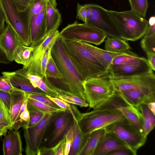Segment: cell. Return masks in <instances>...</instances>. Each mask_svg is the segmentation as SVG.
I'll return each mask as SVG.
<instances>
[{"label":"cell","instance_id":"6da1fadb","mask_svg":"<svg viewBox=\"0 0 155 155\" xmlns=\"http://www.w3.org/2000/svg\"><path fill=\"white\" fill-rule=\"evenodd\" d=\"M51 55L63 78L54 87L58 92L78 96L86 101L83 82L85 81L69 58L60 36L52 48Z\"/></svg>","mask_w":155,"mask_h":155},{"label":"cell","instance_id":"7a4b0ae2","mask_svg":"<svg viewBox=\"0 0 155 155\" xmlns=\"http://www.w3.org/2000/svg\"><path fill=\"white\" fill-rule=\"evenodd\" d=\"M60 37L69 58L84 80L108 75V71L85 48L83 41Z\"/></svg>","mask_w":155,"mask_h":155},{"label":"cell","instance_id":"3957f363","mask_svg":"<svg viewBox=\"0 0 155 155\" xmlns=\"http://www.w3.org/2000/svg\"><path fill=\"white\" fill-rule=\"evenodd\" d=\"M71 105L80 129L85 134H90L117 122L129 123L120 111L116 108L93 109L82 113L75 105Z\"/></svg>","mask_w":155,"mask_h":155},{"label":"cell","instance_id":"277c9868","mask_svg":"<svg viewBox=\"0 0 155 155\" xmlns=\"http://www.w3.org/2000/svg\"><path fill=\"white\" fill-rule=\"evenodd\" d=\"M121 37L134 41L144 36L149 25L148 21L132 10L123 12L107 10Z\"/></svg>","mask_w":155,"mask_h":155},{"label":"cell","instance_id":"5b68a950","mask_svg":"<svg viewBox=\"0 0 155 155\" xmlns=\"http://www.w3.org/2000/svg\"><path fill=\"white\" fill-rule=\"evenodd\" d=\"M5 22L14 30L22 44L26 46L31 44L29 7L20 10L13 0H0Z\"/></svg>","mask_w":155,"mask_h":155},{"label":"cell","instance_id":"8992f818","mask_svg":"<svg viewBox=\"0 0 155 155\" xmlns=\"http://www.w3.org/2000/svg\"><path fill=\"white\" fill-rule=\"evenodd\" d=\"M86 101L94 109L112 96L115 89L108 75L88 79L83 83Z\"/></svg>","mask_w":155,"mask_h":155},{"label":"cell","instance_id":"52a82bcc","mask_svg":"<svg viewBox=\"0 0 155 155\" xmlns=\"http://www.w3.org/2000/svg\"><path fill=\"white\" fill-rule=\"evenodd\" d=\"M65 39L74 40L98 45L107 37L102 31L87 23H79L76 21L69 24L60 32Z\"/></svg>","mask_w":155,"mask_h":155},{"label":"cell","instance_id":"ba28073f","mask_svg":"<svg viewBox=\"0 0 155 155\" xmlns=\"http://www.w3.org/2000/svg\"><path fill=\"white\" fill-rule=\"evenodd\" d=\"M106 131L114 136L136 155L137 150L145 144L147 137L129 123L118 122L104 128Z\"/></svg>","mask_w":155,"mask_h":155},{"label":"cell","instance_id":"9c48e42d","mask_svg":"<svg viewBox=\"0 0 155 155\" xmlns=\"http://www.w3.org/2000/svg\"><path fill=\"white\" fill-rule=\"evenodd\" d=\"M58 30L51 32L47 34L42 40L37 43L31 45L33 48L30 59L27 64L23 68L18 70L21 74H32L39 76L42 78L41 63L43 55L48 48L55 42L59 36Z\"/></svg>","mask_w":155,"mask_h":155},{"label":"cell","instance_id":"30bf717a","mask_svg":"<svg viewBox=\"0 0 155 155\" xmlns=\"http://www.w3.org/2000/svg\"><path fill=\"white\" fill-rule=\"evenodd\" d=\"M57 113L45 114L35 125L23 128L26 155H37L47 128Z\"/></svg>","mask_w":155,"mask_h":155},{"label":"cell","instance_id":"8fae6325","mask_svg":"<svg viewBox=\"0 0 155 155\" xmlns=\"http://www.w3.org/2000/svg\"><path fill=\"white\" fill-rule=\"evenodd\" d=\"M116 108L122 113L129 123L143 134V121L137 107L130 105L115 92L107 100L93 109Z\"/></svg>","mask_w":155,"mask_h":155},{"label":"cell","instance_id":"7c38bea8","mask_svg":"<svg viewBox=\"0 0 155 155\" xmlns=\"http://www.w3.org/2000/svg\"><path fill=\"white\" fill-rule=\"evenodd\" d=\"M110 79L115 91L129 89L136 90L148 96L155 97V75L153 72L131 77Z\"/></svg>","mask_w":155,"mask_h":155},{"label":"cell","instance_id":"4fadbf2b","mask_svg":"<svg viewBox=\"0 0 155 155\" xmlns=\"http://www.w3.org/2000/svg\"><path fill=\"white\" fill-rule=\"evenodd\" d=\"M89 5L91 12L86 23L102 31L108 37L121 38L108 14V10L97 5L89 4Z\"/></svg>","mask_w":155,"mask_h":155},{"label":"cell","instance_id":"5bb4252c","mask_svg":"<svg viewBox=\"0 0 155 155\" xmlns=\"http://www.w3.org/2000/svg\"><path fill=\"white\" fill-rule=\"evenodd\" d=\"M147 59L141 57L137 62L125 64L111 65L108 76L111 79H119L143 75L153 72Z\"/></svg>","mask_w":155,"mask_h":155},{"label":"cell","instance_id":"9a60e30c","mask_svg":"<svg viewBox=\"0 0 155 155\" xmlns=\"http://www.w3.org/2000/svg\"><path fill=\"white\" fill-rule=\"evenodd\" d=\"M69 109L57 113L52 122L53 128L48 140V147L55 145L66 135L68 131L73 125V117Z\"/></svg>","mask_w":155,"mask_h":155},{"label":"cell","instance_id":"2e32d148","mask_svg":"<svg viewBox=\"0 0 155 155\" xmlns=\"http://www.w3.org/2000/svg\"><path fill=\"white\" fill-rule=\"evenodd\" d=\"M22 44L17 35L8 25L0 34V48L10 62L16 48Z\"/></svg>","mask_w":155,"mask_h":155},{"label":"cell","instance_id":"e0dca14e","mask_svg":"<svg viewBox=\"0 0 155 155\" xmlns=\"http://www.w3.org/2000/svg\"><path fill=\"white\" fill-rule=\"evenodd\" d=\"M121 149H130L117 137L106 131L97 145L94 155H107L111 152Z\"/></svg>","mask_w":155,"mask_h":155},{"label":"cell","instance_id":"ac0fdd59","mask_svg":"<svg viewBox=\"0 0 155 155\" xmlns=\"http://www.w3.org/2000/svg\"><path fill=\"white\" fill-rule=\"evenodd\" d=\"M31 44L39 42L46 34V6L39 14L30 18Z\"/></svg>","mask_w":155,"mask_h":155},{"label":"cell","instance_id":"d6986e66","mask_svg":"<svg viewBox=\"0 0 155 155\" xmlns=\"http://www.w3.org/2000/svg\"><path fill=\"white\" fill-rule=\"evenodd\" d=\"M70 110L73 117V140L68 155H80L88 141L90 134H85L82 131L71 105Z\"/></svg>","mask_w":155,"mask_h":155},{"label":"cell","instance_id":"ffe728a7","mask_svg":"<svg viewBox=\"0 0 155 155\" xmlns=\"http://www.w3.org/2000/svg\"><path fill=\"white\" fill-rule=\"evenodd\" d=\"M3 141L2 149L4 155H21L22 145L19 132L11 128Z\"/></svg>","mask_w":155,"mask_h":155},{"label":"cell","instance_id":"44dd1931","mask_svg":"<svg viewBox=\"0 0 155 155\" xmlns=\"http://www.w3.org/2000/svg\"><path fill=\"white\" fill-rule=\"evenodd\" d=\"M2 75L8 77L12 85L15 87H20L26 93L37 94L44 95H47L44 91L38 88L34 87L30 81L26 77L14 72H3Z\"/></svg>","mask_w":155,"mask_h":155},{"label":"cell","instance_id":"7402d4cb","mask_svg":"<svg viewBox=\"0 0 155 155\" xmlns=\"http://www.w3.org/2000/svg\"><path fill=\"white\" fill-rule=\"evenodd\" d=\"M57 5L56 0L46 1V34L57 30L61 22V16L56 8Z\"/></svg>","mask_w":155,"mask_h":155},{"label":"cell","instance_id":"603a6c76","mask_svg":"<svg viewBox=\"0 0 155 155\" xmlns=\"http://www.w3.org/2000/svg\"><path fill=\"white\" fill-rule=\"evenodd\" d=\"M115 92L129 104L136 107L142 104H147L155 101V97L148 96L136 90L129 89Z\"/></svg>","mask_w":155,"mask_h":155},{"label":"cell","instance_id":"cb8c5ba5","mask_svg":"<svg viewBox=\"0 0 155 155\" xmlns=\"http://www.w3.org/2000/svg\"><path fill=\"white\" fill-rule=\"evenodd\" d=\"M83 43L85 48L108 71L113 59L125 52H112L98 48L88 43L83 41Z\"/></svg>","mask_w":155,"mask_h":155},{"label":"cell","instance_id":"d4e9b609","mask_svg":"<svg viewBox=\"0 0 155 155\" xmlns=\"http://www.w3.org/2000/svg\"><path fill=\"white\" fill-rule=\"evenodd\" d=\"M10 93L11 100L9 113L13 125L17 119L22 105L27 100V97L25 92L19 88L14 87Z\"/></svg>","mask_w":155,"mask_h":155},{"label":"cell","instance_id":"484cf974","mask_svg":"<svg viewBox=\"0 0 155 155\" xmlns=\"http://www.w3.org/2000/svg\"><path fill=\"white\" fill-rule=\"evenodd\" d=\"M137 107L139 110L143 119V134L147 137L154 127L155 115L150 111L146 104H141Z\"/></svg>","mask_w":155,"mask_h":155},{"label":"cell","instance_id":"4316f807","mask_svg":"<svg viewBox=\"0 0 155 155\" xmlns=\"http://www.w3.org/2000/svg\"><path fill=\"white\" fill-rule=\"evenodd\" d=\"M105 133L104 128L98 129L91 133L80 155H94L97 145Z\"/></svg>","mask_w":155,"mask_h":155},{"label":"cell","instance_id":"83f0119b","mask_svg":"<svg viewBox=\"0 0 155 155\" xmlns=\"http://www.w3.org/2000/svg\"><path fill=\"white\" fill-rule=\"evenodd\" d=\"M105 50L114 52H123L131 48L126 41L122 38L108 37L105 41Z\"/></svg>","mask_w":155,"mask_h":155},{"label":"cell","instance_id":"f1b7e54d","mask_svg":"<svg viewBox=\"0 0 155 155\" xmlns=\"http://www.w3.org/2000/svg\"><path fill=\"white\" fill-rule=\"evenodd\" d=\"M33 48L22 44L18 46L13 54V60L18 64L25 65L29 61Z\"/></svg>","mask_w":155,"mask_h":155},{"label":"cell","instance_id":"f546056e","mask_svg":"<svg viewBox=\"0 0 155 155\" xmlns=\"http://www.w3.org/2000/svg\"><path fill=\"white\" fill-rule=\"evenodd\" d=\"M27 108L44 114L58 113L66 110L62 108H59L52 107L31 98H27Z\"/></svg>","mask_w":155,"mask_h":155},{"label":"cell","instance_id":"4dcf8cb0","mask_svg":"<svg viewBox=\"0 0 155 155\" xmlns=\"http://www.w3.org/2000/svg\"><path fill=\"white\" fill-rule=\"evenodd\" d=\"M141 58L135 53L128 50L124 53L115 57L112 61L111 65L125 64L132 63L139 61Z\"/></svg>","mask_w":155,"mask_h":155},{"label":"cell","instance_id":"1f68e13d","mask_svg":"<svg viewBox=\"0 0 155 155\" xmlns=\"http://www.w3.org/2000/svg\"><path fill=\"white\" fill-rule=\"evenodd\" d=\"M46 75L48 78L60 79L63 78V75L57 67L51 54L49 56L46 70Z\"/></svg>","mask_w":155,"mask_h":155},{"label":"cell","instance_id":"d6a6232c","mask_svg":"<svg viewBox=\"0 0 155 155\" xmlns=\"http://www.w3.org/2000/svg\"><path fill=\"white\" fill-rule=\"evenodd\" d=\"M131 10L144 18L148 7L147 0H129Z\"/></svg>","mask_w":155,"mask_h":155},{"label":"cell","instance_id":"836d02e7","mask_svg":"<svg viewBox=\"0 0 155 155\" xmlns=\"http://www.w3.org/2000/svg\"><path fill=\"white\" fill-rule=\"evenodd\" d=\"M58 93V98L68 104L78 105L81 107H88V104L87 101L78 96Z\"/></svg>","mask_w":155,"mask_h":155},{"label":"cell","instance_id":"e575fe53","mask_svg":"<svg viewBox=\"0 0 155 155\" xmlns=\"http://www.w3.org/2000/svg\"><path fill=\"white\" fill-rule=\"evenodd\" d=\"M46 1L44 0H31L29 6L30 18L37 15L46 6Z\"/></svg>","mask_w":155,"mask_h":155},{"label":"cell","instance_id":"d590c367","mask_svg":"<svg viewBox=\"0 0 155 155\" xmlns=\"http://www.w3.org/2000/svg\"><path fill=\"white\" fill-rule=\"evenodd\" d=\"M0 126L12 127L9 111L0 99Z\"/></svg>","mask_w":155,"mask_h":155},{"label":"cell","instance_id":"8d00e7d4","mask_svg":"<svg viewBox=\"0 0 155 155\" xmlns=\"http://www.w3.org/2000/svg\"><path fill=\"white\" fill-rule=\"evenodd\" d=\"M140 45L146 53H155V34L150 36L144 37L141 41Z\"/></svg>","mask_w":155,"mask_h":155},{"label":"cell","instance_id":"74e56055","mask_svg":"<svg viewBox=\"0 0 155 155\" xmlns=\"http://www.w3.org/2000/svg\"><path fill=\"white\" fill-rule=\"evenodd\" d=\"M27 98H30L48 104L52 107L57 108H61L49 99L46 95L26 93Z\"/></svg>","mask_w":155,"mask_h":155},{"label":"cell","instance_id":"f35d334b","mask_svg":"<svg viewBox=\"0 0 155 155\" xmlns=\"http://www.w3.org/2000/svg\"><path fill=\"white\" fill-rule=\"evenodd\" d=\"M14 87L8 77L4 75H0V90L10 92Z\"/></svg>","mask_w":155,"mask_h":155},{"label":"cell","instance_id":"ab89813d","mask_svg":"<svg viewBox=\"0 0 155 155\" xmlns=\"http://www.w3.org/2000/svg\"><path fill=\"white\" fill-rule=\"evenodd\" d=\"M54 43L51 45L48 48L43 55L42 59L41 70L43 78L46 77V66L49 56L51 54V52L52 48Z\"/></svg>","mask_w":155,"mask_h":155},{"label":"cell","instance_id":"60d3db41","mask_svg":"<svg viewBox=\"0 0 155 155\" xmlns=\"http://www.w3.org/2000/svg\"><path fill=\"white\" fill-rule=\"evenodd\" d=\"M65 135L52 147L54 155H65Z\"/></svg>","mask_w":155,"mask_h":155},{"label":"cell","instance_id":"b9f144b4","mask_svg":"<svg viewBox=\"0 0 155 155\" xmlns=\"http://www.w3.org/2000/svg\"><path fill=\"white\" fill-rule=\"evenodd\" d=\"M66 145L65 155H68L73 140V125L69 129L65 135Z\"/></svg>","mask_w":155,"mask_h":155},{"label":"cell","instance_id":"7bdbcfd3","mask_svg":"<svg viewBox=\"0 0 155 155\" xmlns=\"http://www.w3.org/2000/svg\"><path fill=\"white\" fill-rule=\"evenodd\" d=\"M77 18L86 23L87 15L86 7L84 5H82L78 3L77 6Z\"/></svg>","mask_w":155,"mask_h":155},{"label":"cell","instance_id":"ee69618b","mask_svg":"<svg viewBox=\"0 0 155 155\" xmlns=\"http://www.w3.org/2000/svg\"><path fill=\"white\" fill-rule=\"evenodd\" d=\"M0 99L9 111L11 100L10 92H6L0 90Z\"/></svg>","mask_w":155,"mask_h":155},{"label":"cell","instance_id":"f6af8a7d","mask_svg":"<svg viewBox=\"0 0 155 155\" xmlns=\"http://www.w3.org/2000/svg\"><path fill=\"white\" fill-rule=\"evenodd\" d=\"M46 95L60 107L66 110L69 109L70 105L69 104L59 98L52 97L48 95Z\"/></svg>","mask_w":155,"mask_h":155},{"label":"cell","instance_id":"bcb514c9","mask_svg":"<svg viewBox=\"0 0 155 155\" xmlns=\"http://www.w3.org/2000/svg\"><path fill=\"white\" fill-rule=\"evenodd\" d=\"M18 8L21 11L27 9L29 5L31 0H13Z\"/></svg>","mask_w":155,"mask_h":155},{"label":"cell","instance_id":"7dc6e473","mask_svg":"<svg viewBox=\"0 0 155 155\" xmlns=\"http://www.w3.org/2000/svg\"><path fill=\"white\" fill-rule=\"evenodd\" d=\"M107 155H136L130 149H121L115 150L108 153Z\"/></svg>","mask_w":155,"mask_h":155},{"label":"cell","instance_id":"c3c4849f","mask_svg":"<svg viewBox=\"0 0 155 155\" xmlns=\"http://www.w3.org/2000/svg\"><path fill=\"white\" fill-rule=\"evenodd\" d=\"M37 155H54L52 147L46 146L41 147Z\"/></svg>","mask_w":155,"mask_h":155},{"label":"cell","instance_id":"681fc988","mask_svg":"<svg viewBox=\"0 0 155 155\" xmlns=\"http://www.w3.org/2000/svg\"><path fill=\"white\" fill-rule=\"evenodd\" d=\"M5 19L0 0V34L5 28Z\"/></svg>","mask_w":155,"mask_h":155},{"label":"cell","instance_id":"f907efd6","mask_svg":"<svg viewBox=\"0 0 155 155\" xmlns=\"http://www.w3.org/2000/svg\"><path fill=\"white\" fill-rule=\"evenodd\" d=\"M147 55L148 62L153 71L155 70V53H148Z\"/></svg>","mask_w":155,"mask_h":155},{"label":"cell","instance_id":"816d5d0a","mask_svg":"<svg viewBox=\"0 0 155 155\" xmlns=\"http://www.w3.org/2000/svg\"><path fill=\"white\" fill-rule=\"evenodd\" d=\"M154 34H155V24L149 26L144 37L150 36Z\"/></svg>","mask_w":155,"mask_h":155},{"label":"cell","instance_id":"f5cc1de1","mask_svg":"<svg viewBox=\"0 0 155 155\" xmlns=\"http://www.w3.org/2000/svg\"><path fill=\"white\" fill-rule=\"evenodd\" d=\"M10 62L0 48V63L8 64Z\"/></svg>","mask_w":155,"mask_h":155},{"label":"cell","instance_id":"db71d44e","mask_svg":"<svg viewBox=\"0 0 155 155\" xmlns=\"http://www.w3.org/2000/svg\"><path fill=\"white\" fill-rule=\"evenodd\" d=\"M10 126H0V137L2 135H5L6 133L11 128Z\"/></svg>","mask_w":155,"mask_h":155},{"label":"cell","instance_id":"11a10c76","mask_svg":"<svg viewBox=\"0 0 155 155\" xmlns=\"http://www.w3.org/2000/svg\"><path fill=\"white\" fill-rule=\"evenodd\" d=\"M30 109V108H29ZM32 110V109H31ZM36 116V123L39 122L45 114H44L41 112L35 111Z\"/></svg>","mask_w":155,"mask_h":155},{"label":"cell","instance_id":"9f6ffc18","mask_svg":"<svg viewBox=\"0 0 155 155\" xmlns=\"http://www.w3.org/2000/svg\"><path fill=\"white\" fill-rule=\"evenodd\" d=\"M147 104L150 111L155 115V101L149 102Z\"/></svg>","mask_w":155,"mask_h":155},{"label":"cell","instance_id":"6f0895ef","mask_svg":"<svg viewBox=\"0 0 155 155\" xmlns=\"http://www.w3.org/2000/svg\"><path fill=\"white\" fill-rule=\"evenodd\" d=\"M149 25H152L155 24V17L154 16L151 17L148 21Z\"/></svg>","mask_w":155,"mask_h":155},{"label":"cell","instance_id":"680465c9","mask_svg":"<svg viewBox=\"0 0 155 155\" xmlns=\"http://www.w3.org/2000/svg\"></svg>","mask_w":155,"mask_h":155}]
</instances>
